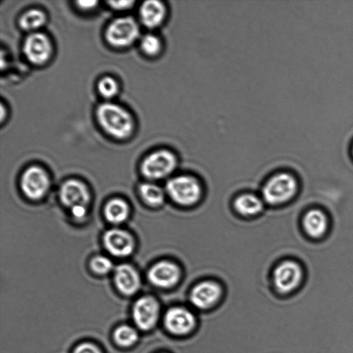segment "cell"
<instances>
[{
	"instance_id": "cell-20",
	"label": "cell",
	"mask_w": 353,
	"mask_h": 353,
	"mask_svg": "<svg viewBox=\"0 0 353 353\" xmlns=\"http://www.w3.org/2000/svg\"><path fill=\"white\" fill-rule=\"evenodd\" d=\"M139 192L145 202L152 206L161 205L165 200V192L152 183H144L139 186Z\"/></svg>"
},
{
	"instance_id": "cell-6",
	"label": "cell",
	"mask_w": 353,
	"mask_h": 353,
	"mask_svg": "<svg viewBox=\"0 0 353 353\" xmlns=\"http://www.w3.org/2000/svg\"><path fill=\"white\" fill-rule=\"evenodd\" d=\"M301 225L305 235L310 240L321 241L330 231L331 221L324 209L314 206L305 211Z\"/></svg>"
},
{
	"instance_id": "cell-23",
	"label": "cell",
	"mask_w": 353,
	"mask_h": 353,
	"mask_svg": "<svg viewBox=\"0 0 353 353\" xmlns=\"http://www.w3.org/2000/svg\"><path fill=\"white\" fill-rule=\"evenodd\" d=\"M142 51L147 55L154 57L160 54L163 49L161 39L154 34H147L141 40Z\"/></svg>"
},
{
	"instance_id": "cell-29",
	"label": "cell",
	"mask_w": 353,
	"mask_h": 353,
	"mask_svg": "<svg viewBox=\"0 0 353 353\" xmlns=\"http://www.w3.org/2000/svg\"><path fill=\"white\" fill-rule=\"evenodd\" d=\"M78 6L83 9H90L94 8L97 1H79L77 2Z\"/></svg>"
},
{
	"instance_id": "cell-3",
	"label": "cell",
	"mask_w": 353,
	"mask_h": 353,
	"mask_svg": "<svg viewBox=\"0 0 353 353\" xmlns=\"http://www.w3.org/2000/svg\"><path fill=\"white\" fill-rule=\"evenodd\" d=\"M299 190V182L295 176L288 172H280L272 176L262 189L263 200L270 205L284 204L292 199Z\"/></svg>"
},
{
	"instance_id": "cell-25",
	"label": "cell",
	"mask_w": 353,
	"mask_h": 353,
	"mask_svg": "<svg viewBox=\"0 0 353 353\" xmlns=\"http://www.w3.org/2000/svg\"><path fill=\"white\" fill-rule=\"evenodd\" d=\"M90 266L96 273L104 274L112 270L113 264L108 258L104 256H97L92 259Z\"/></svg>"
},
{
	"instance_id": "cell-19",
	"label": "cell",
	"mask_w": 353,
	"mask_h": 353,
	"mask_svg": "<svg viewBox=\"0 0 353 353\" xmlns=\"http://www.w3.org/2000/svg\"><path fill=\"white\" fill-rule=\"evenodd\" d=\"M104 214L109 222L113 224H119L125 221L128 216V205L123 199H113L106 203Z\"/></svg>"
},
{
	"instance_id": "cell-24",
	"label": "cell",
	"mask_w": 353,
	"mask_h": 353,
	"mask_svg": "<svg viewBox=\"0 0 353 353\" xmlns=\"http://www.w3.org/2000/svg\"><path fill=\"white\" fill-rule=\"evenodd\" d=\"M99 93L105 98H112L118 92V84L111 77H104L98 83Z\"/></svg>"
},
{
	"instance_id": "cell-12",
	"label": "cell",
	"mask_w": 353,
	"mask_h": 353,
	"mask_svg": "<svg viewBox=\"0 0 353 353\" xmlns=\"http://www.w3.org/2000/svg\"><path fill=\"white\" fill-rule=\"evenodd\" d=\"M221 294L222 290L219 283L213 281H203L192 289L190 301L196 308L205 310L214 306Z\"/></svg>"
},
{
	"instance_id": "cell-2",
	"label": "cell",
	"mask_w": 353,
	"mask_h": 353,
	"mask_svg": "<svg viewBox=\"0 0 353 353\" xmlns=\"http://www.w3.org/2000/svg\"><path fill=\"white\" fill-rule=\"evenodd\" d=\"M272 279L277 292L290 296L301 288L305 280V273L301 264L295 260L288 259L275 268Z\"/></svg>"
},
{
	"instance_id": "cell-8",
	"label": "cell",
	"mask_w": 353,
	"mask_h": 353,
	"mask_svg": "<svg viewBox=\"0 0 353 353\" xmlns=\"http://www.w3.org/2000/svg\"><path fill=\"white\" fill-rule=\"evenodd\" d=\"M139 34V27L133 19L120 17L109 25L105 36L108 41L112 46L123 47L134 42Z\"/></svg>"
},
{
	"instance_id": "cell-17",
	"label": "cell",
	"mask_w": 353,
	"mask_h": 353,
	"mask_svg": "<svg viewBox=\"0 0 353 353\" xmlns=\"http://www.w3.org/2000/svg\"><path fill=\"white\" fill-rule=\"evenodd\" d=\"M167 6L161 1L148 0L140 8V18L142 23L148 28H156L161 26L168 16Z\"/></svg>"
},
{
	"instance_id": "cell-1",
	"label": "cell",
	"mask_w": 353,
	"mask_h": 353,
	"mask_svg": "<svg viewBox=\"0 0 353 353\" xmlns=\"http://www.w3.org/2000/svg\"><path fill=\"white\" fill-rule=\"evenodd\" d=\"M101 126L108 134L118 139L129 137L133 130V119L124 108L113 103H103L97 110Z\"/></svg>"
},
{
	"instance_id": "cell-27",
	"label": "cell",
	"mask_w": 353,
	"mask_h": 353,
	"mask_svg": "<svg viewBox=\"0 0 353 353\" xmlns=\"http://www.w3.org/2000/svg\"><path fill=\"white\" fill-rule=\"evenodd\" d=\"M108 3L114 9L123 10L132 6L134 2L132 1H110Z\"/></svg>"
},
{
	"instance_id": "cell-15",
	"label": "cell",
	"mask_w": 353,
	"mask_h": 353,
	"mask_svg": "<svg viewBox=\"0 0 353 353\" xmlns=\"http://www.w3.org/2000/svg\"><path fill=\"white\" fill-rule=\"evenodd\" d=\"M62 203L70 208L75 206H86L90 200V193L86 185L76 179L63 183L59 192Z\"/></svg>"
},
{
	"instance_id": "cell-18",
	"label": "cell",
	"mask_w": 353,
	"mask_h": 353,
	"mask_svg": "<svg viewBox=\"0 0 353 353\" xmlns=\"http://www.w3.org/2000/svg\"><path fill=\"white\" fill-rule=\"evenodd\" d=\"M234 207L240 214L254 216L261 212L263 204L262 200L256 195L245 193L239 195L234 200Z\"/></svg>"
},
{
	"instance_id": "cell-11",
	"label": "cell",
	"mask_w": 353,
	"mask_h": 353,
	"mask_svg": "<svg viewBox=\"0 0 353 353\" xmlns=\"http://www.w3.org/2000/svg\"><path fill=\"white\" fill-rule=\"evenodd\" d=\"M180 277L179 267L170 261H161L155 263L148 272V279L150 283L159 288L174 287Z\"/></svg>"
},
{
	"instance_id": "cell-26",
	"label": "cell",
	"mask_w": 353,
	"mask_h": 353,
	"mask_svg": "<svg viewBox=\"0 0 353 353\" xmlns=\"http://www.w3.org/2000/svg\"><path fill=\"white\" fill-rule=\"evenodd\" d=\"M72 353H103L102 350L92 342H83L77 345Z\"/></svg>"
},
{
	"instance_id": "cell-21",
	"label": "cell",
	"mask_w": 353,
	"mask_h": 353,
	"mask_svg": "<svg viewBox=\"0 0 353 353\" xmlns=\"http://www.w3.org/2000/svg\"><path fill=\"white\" fill-rule=\"evenodd\" d=\"M113 338L118 345L128 347L137 343L139 339V334L132 326L123 324L118 326L114 330Z\"/></svg>"
},
{
	"instance_id": "cell-10",
	"label": "cell",
	"mask_w": 353,
	"mask_h": 353,
	"mask_svg": "<svg viewBox=\"0 0 353 353\" xmlns=\"http://www.w3.org/2000/svg\"><path fill=\"white\" fill-rule=\"evenodd\" d=\"M165 328L173 335L184 336L196 325V318L191 311L183 307H172L167 310L163 318Z\"/></svg>"
},
{
	"instance_id": "cell-22",
	"label": "cell",
	"mask_w": 353,
	"mask_h": 353,
	"mask_svg": "<svg viewBox=\"0 0 353 353\" xmlns=\"http://www.w3.org/2000/svg\"><path fill=\"white\" fill-rule=\"evenodd\" d=\"M46 22L45 14L39 10L32 9L25 12L19 19V25L25 30H34Z\"/></svg>"
},
{
	"instance_id": "cell-16",
	"label": "cell",
	"mask_w": 353,
	"mask_h": 353,
	"mask_svg": "<svg viewBox=\"0 0 353 353\" xmlns=\"http://www.w3.org/2000/svg\"><path fill=\"white\" fill-rule=\"evenodd\" d=\"M114 280L119 291L128 296L135 294L141 285L137 271L129 264H121L116 268Z\"/></svg>"
},
{
	"instance_id": "cell-9",
	"label": "cell",
	"mask_w": 353,
	"mask_h": 353,
	"mask_svg": "<svg viewBox=\"0 0 353 353\" xmlns=\"http://www.w3.org/2000/svg\"><path fill=\"white\" fill-rule=\"evenodd\" d=\"M21 187L23 194L29 199H40L49 189V176L41 168L31 166L23 173Z\"/></svg>"
},
{
	"instance_id": "cell-7",
	"label": "cell",
	"mask_w": 353,
	"mask_h": 353,
	"mask_svg": "<svg viewBox=\"0 0 353 353\" xmlns=\"http://www.w3.org/2000/svg\"><path fill=\"white\" fill-rule=\"evenodd\" d=\"M160 305L152 296H143L133 305L132 316L136 326L141 330L154 328L160 316Z\"/></svg>"
},
{
	"instance_id": "cell-30",
	"label": "cell",
	"mask_w": 353,
	"mask_h": 353,
	"mask_svg": "<svg viewBox=\"0 0 353 353\" xmlns=\"http://www.w3.org/2000/svg\"><path fill=\"white\" fill-rule=\"evenodd\" d=\"M352 154H353V149H352Z\"/></svg>"
},
{
	"instance_id": "cell-4",
	"label": "cell",
	"mask_w": 353,
	"mask_h": 353,
	"mask_svg": "<svg viewBox=\"0 0 353 353\" xmlns=\"http://www.w3.org/2000/svg\"><path fill=\"white\" fill-rule=\"evenodd\" d=\"M165 191L176 204L188 206L196 203L201 194V188L198 181L188 175H179L170 179Z\"/></svg>"
},
{
	"instance_id": "cell-28",
	"label": "cell",
	"mask_w": 353,
	"mask_h": 353,
	"mask_svg": "<svg viewBox=\"0 0 353 353\" xmlns=\"http://www.w3.org/2000/svg\"><path fill=\"white\" fill-rule=\"evenodd\" d=\"M72 216L77 219H82L86 215V206L79 205L71 208Z\"/></svg>"
},
{
	"instance_id": "cell-5",
	"label": "cell",
	"mask_w": 353,
	"mask_h": 353,
	"mask_svg": "<svg viewBox=\"0 0 353 353\" xmlns=\"http://www.w3.org/2000/svg\"><path fill=\"white\" fill-rule=\"evenodd\" d=\"M177 159L175 154L167 149L156 150L143 160L141 165L143 174L151 180L168 176L175 170Z\"/></svg>"
},
{
	"instance_id": "cell-13",
	"label": "cell",
	"mask_w": 353,
	"mask_h": 353,
	"mask_svg": "<svg viewBox=\"0 0 353 353\" xmlns=\"http://www.w3.org/2000/svg\"><path fill=\"white\" fill-rule=\"evenodd\" d=\"M51 50L50 40L44 34L32 33L24 41V54L27 59L34 64L46 62L50 56Z\"/></svg>"
},
{
	"instance_id": "cell-14",
	"label": "cell",
	"mask_w": 353,
	"mask_h": 353,
	"mask_svg": "<svg viewBox=\"0 0 353 353\" xmlns=\"http://www.w3.org/2000/svg\"><path fill=\"white\" fill-rule=\"evenodd\" d=\"M105 249L112 255L123 257L130 255L134 249V242L132 236L127 231L112 228L108 230L103 236Z\"/></svg>"
}]
</instances>
